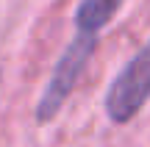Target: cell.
Listing matches in <instances>:
<instances>
[{
	"instance_id": "3957f363",
	"label": "cell",
	"mask_w": 150,
	"mask_h": 147,
	"mask_svg": "<svg viewBox=\"0 0 150 147\" xmlns=\"http://www.w3.org/2000/svg\"><path fill=\"white\" fill-rule=\"evenodd\" d=\"M125 0H81L78 8H75V33L81 36H92L100 39V31L120 14Z\"/></svg>"
},
{
	"instance_id": "7a4b0ae2",
	"label": "cell",
	"mask_w": 150,
	"mask_h": 147,
	"mask_svg": "<svg viewBox=\"0 0 150 147\" xmlns=\"http://www.w3.org/2000/svg\"><path fill=\"white\" fill-rule=\"evenodd\" d=\"M150 100V39L120 67L106 89L103 108L114 125H128Z\"/></svg>"
},
{
	"instance_id": "6da1fadb",
	"label": "cell",
	"mask_w": 150,
	"mask_h": 147,
	"mask_svg": "<svg viewBox=\"0 0 150 147\" xmlns=\"http://www.w3.org/2000/svg\"><path fill=\"white\" fill-rule=\"evenodd\" d=\"M95 50H97V39H92V36L75 33L70 39V44H67L64 53L59 56V61H56V67H53V72H50L47 83H45L42 94H39L36 111H33L39 125H47V122H53L56 117L61 114V108L67 106L70 94L75 92V86H78V81L83 78V72H86V67H89Z\"/></svg>"
},
{
	"instance_id": "277c9868",
	"label": "cell",
	"mask_w": 150,
	"mask_h": 147,
	"mask_svg": "<svg viewBox=\"0 0 150 147\" xmlns=\"http://www.w3.org/2000/svg\"><path fill=\"white\" fill-rule=\"evenodd\" d=\"M0 78H3V70H0Z\"/></svg>"
}]
</instances>
